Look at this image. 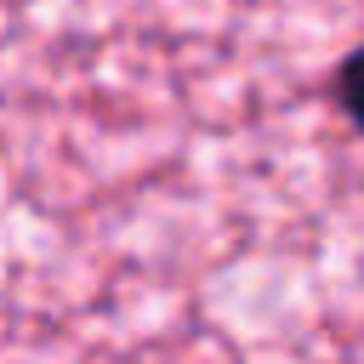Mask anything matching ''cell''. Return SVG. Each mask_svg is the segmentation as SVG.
I'll use <instances>...</instances> for the list:
<instances>
[{"instance_id": "obj_1", "label": "cell", "mask_w": 364, "mask_h": 364, "mask_svg": "<svg viewBox=\"0 0 364 364\" xmlns=\"http://www.w3.org/2000/svg\"><path fill=\"white\" fill-rule=\"evenodd\" d=\"M341 108H347L353 125L364 131V51H353L347 68H341Z\"/></svg>"}]
</instances>
